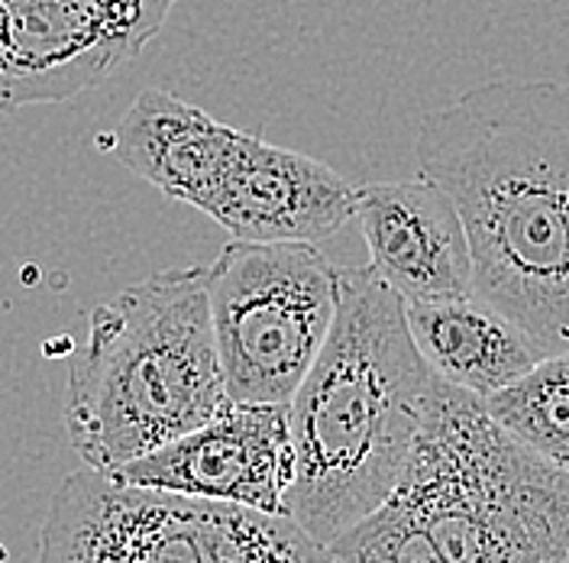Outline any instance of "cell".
I'll return each mask as SVG.
<instances>
[{
    "label": "cell",
    "mask_w": 569,
    "mask_h": 563,
    "mask_svg": "<svg viewBox=\"0 0 569 563\" xmlns=\"http://www.w3.org/2000/svg\"><path fill=\"white\" fill-rule=\"evenodd\" d=\"M421 176L460 208L476 295L543 356L569 350V81L498 78L427 113Z\"/></svg>",
    "instance_id": "1"
},
{
    "label": "cell",
    "mask_w": 569,
    "mask_h": 563,
    "mask_svg": "<svg viewBox=\"0 0 569 563\" xmlns=\"http://www.w3.org/2000/svg\"><path fill=\"white\" fill-rule=\"evenodd\" d=\"M291 515L123 483L104 470L62 480L36 563H327Z\"/></svg>",
    "instance_id": "6"
},
{
    "label": "cell",
    "mask_w": 569,
    "mask_h": 563,
    "mask_svg": "<svg viewBox=\"0 0 569 563\" xmlns=\"http://www.w3.org/2000/svg\"><path fill=\"white\" fill-rule=\"evenodd\" d=\"M482 402L515 441L569 473V350L537 359L531 373Z\"/></svg>",
    "instance_id": "12"
},
{
    "label": "cell",
    "mask_w": 569,
    "mask_h": 563,
    "mask_svg": "<svg viewBox=\"0 0 569 563\" xmlns=\"http://www.w3.org/2000/svg\"><path fill=\"white\" fill-rule=\"evenodd\" d=\"M405 317L427 366L479 398L518 383L543 359L531 337L479 295L405 302Z\"/></svg>",
    "instance_id": "11"
},
{
    "label": "cell",
    "mask_w": 569,
    "mask_h": 563,
    "mask_svg": "<svg viewBox=\"0 0 569 563\" xmlns=\"http://www.w3.org/2000/svg\"><path fill=\"white\" fill-rule=\"evenodd\" d=\"M433 383L405 298L372 266H337L333 327L288 398L295 480L284 512L327 551L398 490Z\"/></svg>",
    "instance_id": "2"
},
{
    "label": "cell",
    "mask_w": 569,
    "mask_h": 563,
    "mask_svg": "<svg viewBox=\"0 0 569 563\" xmlns=\"http://www.w3.org/2000/svg\"><path fill=\"white\" fill-rule=\"evenodd\" d=\"M343 563H563L569 473L437 376L398 490L330 544Z\"/></svg>",
    "instance_id": "3"
},
{
    "label": "cell",
    "mask_w": 569,
    "mask_h": 563,
    "mask_svg": "<svg viewBox=\"0 0 569 563\" xmlns=\"http://www.w3.org/2000/svg\"><path fill=\"white\" fill-rule=\"evenodd\" d=\"M117 480L169 493L284 512L295 480L288 402H227L211 422L113 470Z\"/></svg>",
    "instance_id": "9"
},
{
    "label": "cell",
    "mask_w": 569,
    "mask_h": 563,
    "mask_svg": "<svg viewBox=\"0 0 569 563\" xmlns=\"http://www.w3.org/2000/svg\"><path fill=\"white\" fill-rule=\"evenodd\" d=\"M230 402H288L337 317V266L318 244L230 240L208 266Z\"/></svg>",
    "instance_id": "7"
},
{
    "label": "cell",
    "mask_w": 569,
    "mask_h": 563,
    "mask_svg": "<svg viewBox=\"0 0 569 563\" xmlns=\"http://www.w3.org/2000/svg\"><path fill=\"white\" fill-rule=\"evenodd\" d=\"M208 266L162 269L94 308L71 359L66 431L84 466L113 473L227 405Z\"/></svg>",
    "instance_id": "4"
},
{
    "label": "cell",
    "mask_w": 569,
    "mask_h": 563,
    "mask_svg": "<svg viewBox=\"0 0 569 563\" xmlns=\"http://www.w3.org/2000/svg\"><path fill=\"white\" fill-rule=\"evenodd\" d=\"M113 156L166 198L208 214L230 240L320 244L356 217V188L327 162L233 130L159 88L123 113Z\"/></svg>",
    "instance_id": "5"
},
{
    "label": "cell",
    "mask_w": 569,
    "mask_h": 563,
    "mask_svg": "<svg viewBox=\"0 0 569 563\" xmlns=\"http://www.w3.org/2000/svg\"><path fill=\"white\" fill-rule=\"evenodd\" d=\"M369 266L405 302L476 295L472 249L457 201L427 176L356 188Z\"/></svg>",
    "instance_id": "10"
},
{
    "label": "cell",
    "mask_w": 569,
    "mask_h": 563,
    "mask_svg": "<svg viewBox=\"0 0 569 563\" xmlns=\"http://www.w3.org/2000/svg\"><path fill=\"white\" fill-rule=\"evenodd\" d=\"M327 563H343V561H337V557H333V554H330V561H327Z\"/></svg>",
    "instance_id": "13"
},
{
    "label": "cell",
    "mask_w": 569,
    "mask_h": 563,
    "mask_svg": "<svg viewBox=\"0 0 569 563\" xmlns=\"http://www.w3.org/2000/svg\"><path fill=\"white\" fill-rule=\"evenodd\" d=\"M176 0H0V113L101 85L159 33Z\"/></svg>",
    "instance_id": "8"
},
{
    "label": "cell",
    "mask_w": 569,
    "mask_h": 563,
    "mask_svg": "<svg viewBox=\"0 0 569 563\" xmlns=\"http://www.w3.org/2000/svg\"><path fill=\"white\" fill-rule=\"evenodd\" d=\"M563 563H569V557H567V561H563Z\"/></svg>",
    "instance_id": "14"
}]
</instances>
